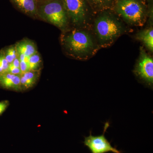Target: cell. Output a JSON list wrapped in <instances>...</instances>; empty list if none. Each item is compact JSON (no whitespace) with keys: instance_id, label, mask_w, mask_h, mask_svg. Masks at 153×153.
I'll return each instance as SVG.
<instances>
[{"instance_id":"obj_12","label":"cell","mask_w":153,"mask_h":153,"mask_svg":"<svg viewBox=\"0 0 153 153\" xmlns=\"http://www.w3.org/2000/svg\"><path fill=\"white\" fill-rule=\"evenodd\" d=\"M116 0H86L88 4L94 12H102L114 6Z\"/></svg>"},{"instance_id":"obj_3","label":"cell","mask_w":153,"mask_h":153,"mask_svg":"<svg viewBox=\"0 0 153 153\" xmlns=\"http://www.w3.org/2000/svg\"><path fill=\"white\" fill-rule=\"evenodd\" d=\"M117 13L128 24L142 26L146 17V9L141 0H116L114 6Z\"/></svg>"},{"instance_id":"obj_15","label":"cell","mask_w":153,"mask_h":153,"mask_svg":"<svg viewBox=\"0 0 153 153\" xmlns=\"http://www.w3.org/2000/svg\"><path fill=\"white\" fill-rule=\"evenodd\" d=\"M3 51L6 60L9 64L12 63L19 56L15 45L8 47Z\"/></svg>"},{"instance_id":"obj_1","label":"cell","mask_w":153,"mask_h":153,"mask_svg":"<svg viewBox=\"0 0 153 153\" xmlns=\"http://www.w3.org/2000/svg\"><path fill=\"white\" fill-rule=\"evenodd\" d=\"M61 41L66 54L76 59L86 60L97 51L98 47L93 37L80 29H73L63 33Z\"/></svg>"},{"instance_id":"obj_13","label":"cell","mask_w":153,"mask_h":153,"mask_svg":"<svg viewBox=\"0 0 153 153\" xmlns=\"http://www.w3.org/2000/svg\"><path fill=\"white\" fill-rule=\"evenodd\" d=\"M137 38L142 41L150 51L153 50V30L152 27L145 29L137 35Z\"/></svg>"},{"instance_id":"obj_5","label":"cell","mask_w":153,"mask_h":153,"mask_svg":"<svg viewBox=\"0 0 153 153\" xmlns=\"http://www.w3.org/2000/svg\"><path fill=\"white\" fill-rule=\"evenodd\" d=\"M68 20L74 26L82 27L87 24L88 10L86 0H61Z\"/></svg>"},{"instance_id":"obj_16","label":"cell","mask_w":153,"mask_h":153,"mask_svg":"<svg viewBox=\"0 0 153 153\" xmlns=\"http://www.w3.org/2000/svg\"><path fill=\"white\" fill-rule=\"evenodd\" d=\"M8 72L14 74H22V72L20 69V60L19 56L16 58L12 63L9 64Z\"/></svg>"},{"instance_id":"obj_10","label":"cell","mask_w":153,"mask_h":153,"mask_svg":"<svg viewBox=\"0 0 153 153\" xmlns=\"http://www.w3.org/2000/svg\"><path fill=\"white\" fill-rule=\"evenodd\" d=\"M16 7L24 13L36 18L38 16V5L36 0H10Z\"/></svg>"},{"instance_id":"obj_17","label":"cell","mask_w":153,"mask_h":153,"mask_svg":"<svg viewBox=\"0 0 153 153\" xmlns=\"http://www.w3.org/2000/svg\"><path fill=\"white\" fill-rule=\"evenodd\" d=\"M9 63L6 60L3 50L0 51V75L8 72Z\"/></svg>"},{"instance_id":"obj_2","label":"cell","mask_w":153,"mask_h":153,"mask_svg":"<svg viewBox=\"0 0 153 153\" xmlns=\"http://www.w3.org/2000/svg\"><path fill=\"white\" fill-rule=\"evenodd\" d=\"M94 22V31L99 45L102 47L110 46L123 33L120 22L110 13L102 12Z\"/></svg>"},{"instance_id":"obj_4","label":"cell","mask_w":153,"mask_h":153,"mask_svg":"<svg viewBox=\"0 0 153 153\" xmlns=\"http://www.w3.org/2000/svg\"><path fill=\"white\" fill-rule=\"evenodd\" d=\"M38 16L45 22L64 30L68 26V16L61 0H46L38 7Z\"/></svg>"},{"instance_id":"obj_6","label":"cell","mask_w":153,"mask_h":153,"mask_svg":"<svg viewBox=\"0 0 153 153\" xmlns=\"http://www.w3.org/2000/svg\"><path fill=\"white\" fill-rule=\"evenodd\" d=\"M108 122L105 125L103 133L101 135L94 136L90 132L89 136L85 137L83 143L90 149L92 153H105L111 152L114 153H121L120 151L111 146L105 136V131L109 126Z\"/></svg>"},{"instance_id":"obj_19","label":"cell","mask_w":153,"mask_h":153,"mask_svg":"<svg viewBox=\"0 0 153 153\" xmlns=\"http://www.w3.org/2000/svg\"><path fill=\"white\" fill-rule=\"evenodd\" d=\"M10 105L8 100H4L0 102V116L5 112Z\"/></svg>"},{"instance_id":"obj_9","label":"cell","mask_w":153,"mask_h":153,"mask_svg":"<svg viewBox=\"0 0 153 153\" xmlns=\"http://www.w3.org/2000/svg\"><path fill=\"white\" fill-rule=\"evenodd\" d=\"M41 71L29 70L21 75L22 92H25L33 88L37 84L41 76Z\"/></svg>"},{"instance_id":"obj_11","label":"cell","mask_w":153,"mask_h":153,"mask_svg":"<svg viewBox=\"0 0 153 153\" xmlns=\"http://www.w3.org/2000/svg\"><path fill=\"white\" fill-rule=\"evenodd\" d=\"M19 55L30 57L38 52L36 44L31 40L25 39L15 44Z\"/></svg>"},{"instance_id":"obj_7","label":"cell","mask_w":153,"mask_h":153,"mask_svg":"<svg viewBox=\"0 0 153 153\" xmlns=\"http://www.w3.org/2000/svg\"><path fill=\"white\" fill-rule=\"evenodd\" d=\"M135 74L147 85L152 86L153 60L143 50H141L139 59L134 71Z\"/></svg>"},{"instance_id":"obj_18","label":"cell","mask_w":153,"mask_h":153,"mask_svg":"<svg viewBox=\"0 0 153 153\" xmlns=\"http://www.w3.org/2000/svg\"><path fill=\"white\" fill-rule=\"evenodd\" d=\"M20 66L22 73L29 71L30 67L29 65V59L20 61Z\"/></svg>"},{"instance_id":"obj_14","label":"cell","mask_w":153,"mask_h":153,"mask_svg":"<svg viewBox=\"0 0 153 153\" xmlns=\"http://www.w3.org/2000/svg\"><path fill=\"white\" fill-rule=\"evenodd\" d=\"M29 65L30 70L41 71L42 60L41 55L38 52L29 57Z\"/></svg>"},{"instance_id":"obj_8","label":"cell","mask_w":153,"mask_h":153,"mask_svg":"<svg viewBox=\"0 0 153 153\" xmlns=\"http://www.w3.org/2000/svg\"><path fill=\"white\" fill-rule=\"evenodd\" d=\"M0 87L6 90L22 92L21 75L9 72L0 75Z\"/></svg>"}]
</instances>
